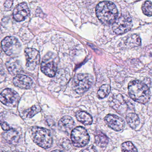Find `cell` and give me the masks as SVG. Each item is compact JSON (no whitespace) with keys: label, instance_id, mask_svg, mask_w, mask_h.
<instances>
[{"label":"cell","instance_id":"6da1fadb","mask_svg":"<svg viewBox=\"0 0 152 152\" xmlns=\"http://www.w3.org/2000/svg\"><path fill=\"white\" fill-rule=\"evenodd\" d=\"M96 15L99 21L105 25L113 24L117 19L118 10L111 1L99 2L96 7Z\"/></svg>","mask_w":152,"mask_h":152},{"label":"cell","instance_id":"7a4b0ae2","mask_svg":"<svg viewBox=\"0 0 152 152\" xmlns=\"http://www.w3.org/2000/svg\"><path fill=\"white\" fill-rule=\"evenodd\" d=\"M128 90L131 98L138 103L146 104L150 99L151 93L149 88L140 81L130 82L128 85Z\"/></svg>","mask_w":152,"mask_h":152},{"label":"cell","instance_id":"3957f363","mask_svg":"<svg viewBox=\"0 0 152 152\" xmlns=\"http://www.w3.org/2000/svg\"><path fill=\"white\" fill-rule=\"evenodd\" d=\"M31 134L33 141L41 147L48 148L52 145L53 138L48 129L34 126L31 128Z\"/></svg>","mask_w":152,"mask_h":152},{"label":"cell","instance_id":"277c9868","mask_svg":"<svg viewBox=\"0 0 152 152\" xmlns=\"http://www.w3.org/2000/svg\"><path fill=\"white\" fill-rule=\"evenodd\" d=\"M93 83V77L88 74L76 75L72 81V86L75 92L82 94L89 89Z\"/></svg>","mask_w":152,"mask_h":152},{"label":"cell","instance_id":"5b68a950","mask_svg":"<svg viewBox=\"0 0 152 152\" xmlns=\"http://www.w3.org/2000/svg\"><path fill=\"white\" fill-rule=\"evenodd\" d=\"M1 47L6 54L10 56H16L21 52L20 42L13 36L6 37L1 42Z\"/></svg>","mask_w":152,"mask_h":152},{"label":"cell","instance_id":"8992f818","mask_svg":"<svg viewBox=\"0 0 152 152\" xmlns=\"http://www.w3.org/2000/svg\"><path fill=\"white\" fill-rule=\"evenodd\" d=\"M89 136L86 129L81 126L76 127L71 132V139L74 145L83 147L89 141Z\"/></svg>","mask_w":152,"mask_h":152},{"label":"cell","instance_id":"52a82bcc","mask_svg":"<svg viewBox=\"0 0 152 152\" xmlns=\"http://www.w3.org/2000/svg\"><path fill=\"white\" fill-rule=\"evenodd\" d=\"M42 72L47 76L54 77L57 70V58L53 54H48L44 56L41 66Z\"/></svg>","mask_w":152,"mask_h":152},{"label":"cell","instance_id":"ba28073f","mask_svg":"<svg viewBox=\"0 0 152 152\" xmlns=\"http://www.w3.org/2000/svg\"><path fill=\"white\" fill-rule=\"evenodd\" d=\"M132 26L130 17L128 15H122L113 24L112 28L116 34H122L129 31Z\"/></svg>","mask_w":152,"mask_h":152},{"label":"cell","instance_id":"9c48e42d","mask_svg":"<svg viewBox=\"0 0 152 152\" xmlns=\"http://www.w3.org/2000/svg\"><path fill=\"white\" fill-rule=\"evenodd\" d=\"M109 104L110 106L117 113L121 115H124L129 109V102L124 99L121 94L115 95L111 98Z\"/></svg>","mask_w":152,"mask_h":152},{"label":"cell","instance_id":"30bf717a","mask_svg":"<svg viewBox=\"0 0 152 152\" xmlns=\"http://www.w3.org/2000/svg\"><path fill=\"white\" fill-rule=\"evenodd\" d=\"M19 95L15 91L10 88H6L1 92L0 100L2 104L7 106L15 107L19 102Z\"/></svg>","mask_w":152,"mask_h":152},{"label":"cell","instance_id":"8fae6325","mask_svg":"<svg viewBox=\"0 0 152 152\" xmlns=\"http://www.w3.org/2000/svg\"><path fill=\"white\" fill-rule=\"evenodd\" d=\"M26 66L27 69L32 71L39 64L40 61V55L39 51L35 49L27 48L25 50Z\"/></svg>","mask_w":152,"mask_h":152},{"label":"cell","instance_id":"7c38bea8","mask_svg":"<svg viewBox=\"0 0 152 152\" xmlns=\"http://www.w3.org/2000/svg\"><path fill=\"white\" fill-rule=\"evenodd\" d=\"M104 121L110 128L115 131L122 130L125 126L124 121L115 115H107L104 118Z\"/></svg>","mask_w":152,"mask_h":152},{"label":"cell","instance_id":"4fadbf2b","mask_svg":"<svg viewBox=\"0 0 152 152\" xmlns=\"http://www.w3.org/2000/svg\"><path fill=\"white\" fill-rule=\"evenodd\" d=\"M30 13L29 7L25 2L17 5L13 11V17L17 22L24 21L29 15Z\"/></svg>","mask_w":152,"mask_h":152},{"label":"cell","instance_id":"5bb4252c","mask_svg":"<svg viewBox=\"0 0 152 152\" xmlns=\"http://www.w3.org/2000/svg\"><path fill=\"white\" fill-rule=\"evenodd\" d=\"M14 85L20 88L28 89L32 86L33 81L30 77L23 75H18L13 80Z\"/></svg>","mask_w":152,"mask_h":152},{"label":"cell","instance_id":"9a60e30c","mask_svg":"<svg viewBox=\"0 0 152 152\" xmlns=\"http://www.w3.org/2000/svg\"><path fill=\"white\" fill-rule=\"evenodd\" d=\"M74 124V121L72 117L65 116L61 118L58 122V128L64 132L69 133L73 128Z\"/></svg>","mask_w":152,"mask_h":152},{"label":"cell","instance_id":"2e32d148","mask_svg":"<svg viewBox=\"0 0 152 152\" xmlns=\"http://www.w3.org/2000/svg\"><path fill=\"white\" fill-rule=\"evenodd\" d=\"M3 137L5 140L11 145L17 144L19 139L18 132L15 130L10 129L3 133Z\"/></svg>","mask_w":152,"mask_h":152},{"label":"cell","instance_id":"e0dca14e","mask_svg":"<svg viewBox=\"0 0 152 152\" xmlns=\"http://www.w3.org/2000/svg\"><path fill=\"white\" fill-rule=\"evenodd\" d=\"M124 44L127 48H132L140 46L141 40L138 35L136 34L129 35L124 40Z\"/></svg>","mask_w":152,"mask_h":152},{"label":"cell","instance_id":"ac0fdd59","mask_svg":"<svg viewBox=\"0 0 152 152\" xmlns=\"http://www.w3.org/2000/svg\"><path fill=\"white\" fill-rule=\"evenodd\" d=\"M126 120L129 126L133 129H136L140 124L139 117L134 113H129L126 115Z\"/></svg>","mask_w":152,"mask_h":152},{"label":"cell","instance_id":"d6986e66","mask_svg":"<svg viewBox=\"0 0 152 152\" xmlns=\"http://www.w3.org/2000/svg\"><path fill=\"white\" fill-rule=\"evenodd\" d=\"M7 68L9 72L11 74H17L21 71V66L17 60L15 59H11L6 64Z\"/></svg>","mask_w":152,"mask_h":152},{"label":"cell","instance_id":"ffe728a7","mask_svg":"<svg viewBox=\"0 0 152 152\" xmlns=\"http://www.w3.org/2000/svg\"><path fill=\"white\" fill-rule=\"evenodd\" d=\"M76 117L78 121L83 124L88 125L92 122V118L91 115L84 111H79L76 114Z\"/></svg>","mask_w":152,"mask_h":152},{"label":"cell","instance_id":"44dd1931","mask_svg":"<svg viewBox=\"0 0 152 152\" xmlns=\"http://www.w3.org/2000/svg\"><path fill=\"white\" fill-rule=\"evenodd\" d=\"M95 139L96 145L100 147H105L109 142V139L106 135L100 131L97 132L96 133Z\"/></svg>","mask_w":152,"mask_h":152},{"label":"cell","instance_id":"7402d4cb","mask_svg":"<svg viewBox=\"0 0 152 152\" xmlns=\"http://www.w3.org/2000/svg\"><path fill=\"white\" fill-rule=\"evenodd\" d=\"M41 108L39 105H34L31 108L25 110L23 112L25 116L28 118H31L33 117L36 114L40 112Z\"/></svg>","mask_w":152,"mask_h":152},{"label":"cell","instance_id":"603a6c76","mask_svg":"<svg viewBox=\"0 0 152 152\" xmlns=\"http://www.w3.org/2000/svg\"><path fill=\"white\" fill-rule=\"evenodd\" d=\"M111 91V87L107 84H104L98 91L97 96L99 98L104 99L109 95Z\"/></svg>","mask_w":152,"mask_h":152},{"label":"cell","instance_id":"cb8c5ba5","mask_svg":"<svg viewBox=\"0 0 152 152\" xmlns=\"http://www.w3.org/2000/svg\"><path fill=\"white\" fill-rule=\"evenodd\" d=\"M122 152H137V148L130 141L124 142L121 145Z\"/></svg>","mask_w":152,"mask_h":152},{"label":"cell","instance_id":"d4e9b609","mask_svg":"<svg viewBox=\"0 0 152 152\" xmlns=\"http://www.w3.org/2000/svg\"><path fill=\"white\" fill-rule=\"evenodd\" d=\"M143 13L148 16H152V3L149 1H146L142 6Z\"/></svg>","mask_w":152,"mask_h":152},{"label":"cell","instance_id":"484cf974","mask_svg":"<svg viewBox=\"0 0 152 152\" xmlns=\"http://www.w3.org/2000/svg\"><path fill=\"white\" fill-rule=\"evenodd\" d=\"M80 152H97V151L93 145H91L85 149H83Z\"/></svg>","mask_w":152,"mask_h":152},{"label":"cell","instance_id":"4316f807","mask_svg":"<svg viewBox=\"0 0 152 152\" xmlns=\"http://www.w3.org/2000/svg\"><path fill=\"white\" fill-rule=\"evenodd\" d=\"M1 128H2V129H3L4 130L7 131L11 129L9 125L7 124V123L5 122H1Z\"/></svg>","mask_w":152,"mask_h":152},{"label":"cell","instance_id":"83f0119b","mask_svg":"<svg viewBox=\"0 0 152 152\" xmlns=\"http://www.w3.org/2000/svg\"><path fill=\"white\" fill-rule=\"evenodd\" d=\"M6 2L7 3H5V6L6 7L10 8V7H11L12 5V1H7Z\"/></svg>","mask_w":152,"mask_h":152},{"label":"cell","instance_id":"f1b7e54d","mask_svg":"<svg viewBox=\"0 0 152 152\" xmlns=\"http://www.w3.org/2000/svg\"><path fill=\"white\" fill-rule=\"evenodd\" d=\"M51 152H64V151H62V150H58V149H56V150H53V151H51Z\"/></svg>","mask_w":152,"mask_h":152},{"label":"cell","instance_id":"f546056e","mask_svg":"<svg viewBox=\"0 0 152 152\" xmlns=\"http://www.w3.org/2000/svg\"><path fill=\"white\" fill-rule=\"evenodd\" d=\"M150 74H151V75H152V69L151 70V71H150Z\"/></svg>","mask_w":152,"mask_h":152},{"label":"cell","instance_id":"4dcf8cb0","mask_svg":"<svg viewBox=\"0 0 152 152\" xmlns=\"http://www.w3.org/2000/svg\"><path fill=\"white\" fill-rule=\"evenodd\" d=\"M14 152H15V151H14Z\"/></svg>","mask_w":152,"mask_h":152},{"label":"cell","instance_id":"1f68e13d","mask_svg":"<svg viewBox=\"0 0 152 152\" xmlns=\"http://www.w3.org/2000/svg\"></svg>","mask_w":152,"mask_h":152}]
</instances>
